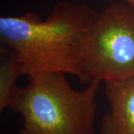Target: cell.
I'll return each mask as SVG.
<instances>
[{"mask_svg":"<svg viewBox=\"0 0 134 134\" xmlns=\"http://www.w3.org/2000/svg\"><path fill=\"white\" fill-rule=\"evenodd\" d=\"M98 16L88 5L62 1L45 20L34 13L2 16L0 39L16 55L29 77L50 72L77 77V40Z\"/></svg>","mask_w":134,"mask_h":134,"instance_id":"cell-1","label":"cell"},{"mask_svg":"<svg viewBox=\"0 0 134 134\" xmlns=\"http://www.w3.org/2000/svg\"><path fill=\"white\" fill-rule=\"evenodd\" d=\"M66 75H35L29 77L27 86L19 88L10 109L22 116L21 134L94 133L100 83L92 82L77 91Z\"/></svg>","mask_w":134,"mask_h":134,"instance_id":"cell-2","label":"cell"},{"mask_svg":"<svg viewBox=\"0 0 134 134\" xmlns=\"http://www.w3.org/2000/svg\"><path fill=\"white\" fill-rule=\"evenodd\" d=\"M74 54L83 83L134 77L133 8L126 2L106 8L81 34Z\"/></svg>","mask_w":134,"mask_h":134,"instance_id":"cell-3","label":"cell"},{"mask_svg":"<svg viewBox=\"0 0 134 134\" xmlns=\"http://www.w3.org/2000/svg\"><path fill=\"white\" fill-rule=\"evenodd\" d=\"M104 83L110 111L101 119L100 134H134V77Z\"/></svg>","mask_w":134,"mask_h":134,"instance_id":"cell-4","label":"cell"},{"mask_svg":"<svg viewBox=\"0 0 134 134\" xmlns=\"http://www.w3.org/2000/svg\"><path fill=\"white\" fill-rule=\"evenodd\" d=\"M0 63V112L10 109L19 87L16 86L17 79L26 75L24 66L14 53L10 49L5 57L2 52Z\"/></svg>","mask_w":134,"mask_h":134,"instance_id":"cell-5","label":"cell"},{"mask_svg":"<svg viewBox=\"0 0 134 134\" xmlns=\"http://www.w3.org/2000/svg\"><path fill=\"white\" fill-rule=\"evenodd\" d=\"M124 2L134 8V0H124Z\"/></svg>","mask_w":134,"mask_h":134,"instance_id":"cell-6","label":"cell"}]
</instances>
